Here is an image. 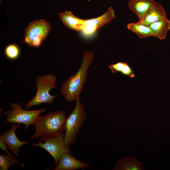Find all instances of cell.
Returning <instances> with one entry per match:
<instances>
[{
	"instance_id": "ffe728a7",
	"label": "cell",
	"mask_w": 170,
	"mask_h": 170,
	"mask_svg": "<svg viewBox=\"0 0 170 170\" xmlns=\"http://www.w3.org/2000/svg\"><path fill=\"white\" fill-rule=\"evenodd\" d=\"M1 139H0V148L1 149L6 152L8 155H12L7 150L8 146Z\"/></svg>"
},
{
	"instance_id": "9a60e30c",
	"label": "cell",
	"mask_w": 170,
	"mask_h": 170,
	"mask_svg": "<svg viewBox=\"0 0 170 170\" xmlns=\"http://www.w3.org/2000/svg\"><path fill=\"white\" fill-rule=\"evenodd\" d=\"M155 34V37L164 39L170 28V21L167 18L148 25Z\"/></svg>"
},
{
	"instance_id": "e0dca14e",
	"label": "cell",
	"mask_w": 170,
	"mask_h": 170,
	"mask_svg": "<svg viewBox=\"0 0 170 170\" xmlns=\"http://www.w3.org/2000/svg\"><path fill=\"white\" fill-rule=\"evenodd\" d=\"M108 67L113 73L120 72L131 78L135 76L133 69L126 62L120 61L115 64H111Z\"/></svg>"
},
{
	"instance_id": "5bb4252c",
	"label": "cell",
	"mask_w": 170,
	"mask_h": 170,
	"mask_svg": "<svg viewBox=\"0 0 170 170\" xmlns=\"http://www.w3.org/2000/svg\"><path fill=\"white\" fill-rule=\"evenodd\" d=\"M144 168L134 156L121 158L116 163L114 170H143Z\"/></svg>"
},
{
	"instance_id": "d6986e66",
	"label": "cell",
	"mask_w": 170,
	"mask_h": 170,
	"mask_svg": "<svg viewBox=\"0 0 170 170\" xmlns=\"http://www.w3.org/2000/svg\"><path fill=\"white\" fill-rule=\"evenodd\" d=\"M6 56L10 60H15L19 56L20 50L18 46L14 44L8 45L5 49Z\"/></svg>"
},
{
	"instance_id": "9c48e42d",
	"label": "cell",
	"mask_w": 170,
	"mask_h": 170,
	"mask_svg": "<svg viewBox=\"0 0 170 170\" xmlns=\"http://www.w3.org/2000/svg\"><path fill=\"white\" fill-rule=\"evenodd\" d=\"M20 126V124L12 123L10 129L3 133L0 136V139L6 144L8 149L16 156H18L19 154L21 146L31 143L29 142L20 141L17 138L15 132Z\"/></svg>"
},
{
	"instance_id": "52a82bcc",
	"label": "cell",
	"mask_w": 170,
	"mask_h": 170,
	"mask_svg": "<svg viewBox=\"0 0 170 170\" xmlns=\"http://www.w3.org/2000/svg\"><path fill=\"white\" fill-rule=\"evenodd\" d=\"M65 133L44 140V143L39 141L38 143H31L32 146L41 147L45 150L53 157L56 165H57L61 156L64 153L72 155L70 147L67 146L65 143Z\"/></svg>"
},
{
	"instance_id": "30bf717a",
	"label": "cell",
	"mask_w": 170,
	"mask_h": 170,
	"mask_svg": "<svg viewBox=\"0 0 170 170\" xmlns=\"http://www.w3.org/2000/svg\"><path fill=\"white\" fill-rule=\"evenodd\" d=\"M91 166L89 163L83 162L74 157L69 153L63 154L54 170H83Z\"/></svg>"
},
{
	"instance_id": "5b68a950",
	"label": "cell",
	"mask_w": 170,
	"mask_h": 170,
	"mask_svg": "<svg viewBox=\"0 0 170 170\" xmlns=\"http://www.w3.org/2000/svg\"><path fill=\"white\" fill-rule=\"evenodd\" d=\"M24 102L21 105L18 103H11L10 106L12 110L4 112L6 118L2 122L5 124L10 123L23 124L25 125L24 128L26 130L29 126L33 125L35 120L41 113L46 111L45 108L33 110H24L22 107Z\"/></svg>"
},
{
	"instance_id": "277c9868",
	"label": "cell",
	"mask_w": 170,
	"mask_h": 170,
	"mask_svg": "<svg viewBox=\"0 0 170 170\" xmlns=\"http://www.w3.org/2000/svg\"><path fill=\"white\" fill-rule=\"evenodd\" d=\"M56 76L53 74L42 75L36 77V84L37 90L35 97L28 101L25 108L29 109L32 106L43 103L53 105V100L57 95H51L49 91L52 88H57L56 85Z\"/></svg>"
},
{
	"instance_id": "7c38bea8",
	"label": "cell",
	"mask_w": 170,
	"mask_h": 170,
	"mask_svg": "<svg viewBox=\"0 0 170 170\" xmlns=\"http://www.w3.org/2000/svg\"><path fill=\"white\" fill-rule=\"evenodd\" d=\"M167 18L165 12L159 3L155 2L145 15L143 20L139 23L148 26L150 24Z\"/></svg>"
},
{
	"instance_id": "7a4b0ae2",
	"label": "cell",
	"mask_w": 170,
	"mask_h": 170,
	"mask_svg": "<svg viewBox=\"0 0 170 170\" xmlns=\"http://www.w3.org/2000/svg\"><path fill=\"white\" fill-rule=\"evenodd\" d=\"M66 118L65 113L60 110L48 112L42 116L39 115L32 125L35 132L31 138H40L39 141L43 142L46 139L60 135L65 130Z\"/></svg>"
},
{
	"instance_id": "2e32d148",
	"label": "cell",
	"mask_w": 170,
	"mask_h": 170,
	"mask_svg": "<svg viewBox=\"0 0 170 170\" xmlns=\"http://www.w3.org/2000/svg\"><path fill=\"white\" fill-rule=\"evenodd\" d=\"M127 27L128 30L137 34L140 38L155 36L154 33L148 26L138 22L129 23L128 24Z\"/></svg>"
},
{
	"instance_id": "4fadbf2b",
	"label": "cell",
	"mask_w": 170,
	"mask_h": 170,
	"mask_svg": "<svg viewBox=\"0 0 170 170\" xmlns=\"http://www.w3.org/2000/svg\"><path fill=\"white\" fill-rule=\"evenodd\" d=\"M59 15L60 19L67 27L77 31H82L84 20L79 18L71 11H65Z\"/></svg>"
},
{
	"instance_id": "6da1fadb",
	"label": "cell",
	"mask_w": 170,
	"mask_h": 170,
	"mask_svg": "<svg viewBox=\"0 0 170 170\" xmlns=\"http://www.w3.org/2000/svg\"><path fill=\"white\" fill-rule=\"evenodd\" d=\"M83 55L82 62L77 71L65 80L60 88L61 94L69 102L76 101L80 98L87 79L89 67L94 57L93 52L88 51H84Z\"/></svg>"
},
{
	"instance_id": "ac0fdd59",
	"label": "cell",
	"mask_w": 170,
	"mask_h": 170,
	"mask_svg": "<svg viewBox=\"0 0 170 170\" xmlns=\"http://www.w3.org/2000/svg\"><path fill=\"white\" fill-rule=\"evenodd\" d=\"M20 164L25 167L24 165L12 155H0V170H8L11 166L14 164Z\"/></svg>"
},
{
	"instance_id": "44dd1931",
	"label": "cell",
	"mask_w": 170,
	"mask_h": 170,
	"mask_svg": "<svg viewBox=\"0 0 170 170\" xmlns=\"http://www.w3.org/2000/svg\"><path fill=\"white\" fill-rule=\"evenodd\" d=\"M2 0H0V2H1L2 1Z\"/></svg>"
},
{
	"instance_id": "8fae6325",
	"label": "cell",
	"mask_w": 170,
	"mask_h": 170,
	"mask_svg": "<svg viewBox=\"0 0 170 170\" xmlns=\"http://www.w3.org/2000/svg\"><path fill=\"white\" fill-rule=\"evenodd\" d=\"M155 2L153 0H129L128 7L138 17L140 22L143 20Z\"/></svg>"
},
{
	"instance_id": "ba28073f",
	"label": "cell",
	"mask_w": 170,
	"mask_h": 170,
	"mask_svg": "<svg viewBox=\"0 0 170 170\" xmlns=\"http://www.w3.org/2000/svg\"><path fill=\"white\" fill-rule=\"evenodd\" d=\"M115 18V11L113 8L110 6L106 12L100 16L84 20L82 31L86 35L91 34L105 24L111 21Z\"/></svg>"
},
{
	"instance_id": "3957f363",
	"label": "cell",
	"mask_w": 170,
	"mask_h": 170,
	"mask_svg": "<svg viewBox=\"0 0 170 170\" xmlns=\"http://www.w3.org/2000/svg\"><path fill=\"white\" fill-rule=\"evenodd\" d=\"M79 99L76 100L75 106L66 118L65 123L64 141L68 147L75 142L77 133L87 119L85 108Z\"/></svg>"
},
{
	"instance_id": "8992f818",
	"label": "cell",
	"mask_w": 170,
	"mask_h": 170,
	"mask_svg": "<svg viewBox=\"0 0 170 170\" xmlns=\"http://www.w3.org/2000/svg\"><path fill=\"white\" fill-rule=\"evenodd\" d=\"M51 30L50 23L44 20L31 22L24 30L23 42L31 47H39Z\"/></svg>"
}]
</instances>
